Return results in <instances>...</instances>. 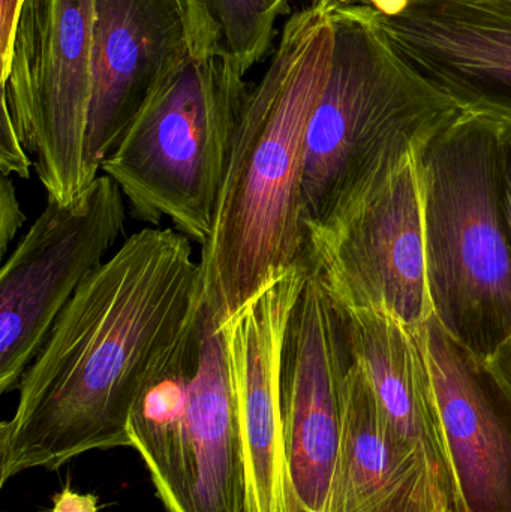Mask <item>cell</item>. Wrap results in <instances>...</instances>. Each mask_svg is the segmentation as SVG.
Returning <instances> with one entry per match:
<instances>
[{
	"mask_svg": "<svg viewBox=\"0 0 511 512\" xmlns=\"http://www.w3.org/2000/svg\"><path fill=\"white\" fill-rule=\"evenodd\" d=\"M125 195L101 174L80 201H48L0 274V391L17 390L69 301L125 228Z\"/></svg>",
	"mask_w": 511,
	"mask_h": 512,
	"instance_id": "ba28073f",
	"label": "cell"
},
{
	"mask_svg": "<svg viewBox=\"0 0 511 512\" xmlns=\"http://www.w3.org/2000/svg\"><path fill=\"white\" fill-rule=\"evenodd\" d=\"M384 17H396L410 5V0H365ZM354 3V0H341V5Z\"/></svg>",
	"mask_w": 511,
	"mask_h": 512,
	"instance_id": "cb8c5ba5",
	"label": "cell"
},
{
	"mask_svg": "<svg viewBox=\"0 0 511 512\" xmlns=\"http://www.w3.org/2000/svg\"><path fill=\"white\" fill-rule=\"evenodd\" d=\"M249 92L228 63L192 57L156 89L101 165L135 218L209 240Z\"/></svg>",
	"mask_w": 511,
	"mask_h": 512,
	"instance_id": "5b68a950",
	"label": "cell"
},
{
	"mask_svg": "<svg viewBox=\"0 0 511 512\" xmlns=\"http://www.w3.org/2000/svg\"><path fill=\"white\" fill-rule=\"evenodd\" d=\"M156 495L167 512H245V457L236 391L219 319L204 304L197 372Z\"/></svg>",
	"mask_w": 511,
	"mask_h": 512,
	"instance_id": "4fadbf2b",
	"label": "cell"
},
{
	"mask_svg": "<svg viewBox=\"0 0 511 512\" xmlns=\"http://www.w3.org/2000/svg\"><path fill=\"white\" fill-rule=\"evenodd\" d=\"M332 11L309 5L282 27L234 135L212 234L201 246L204 304L219 321L273 280L309 267L306 135L332 71Z\"/></svg>",
	"mask_w": 511,
	"mask_h": 512,
	"instance_id": "7a4b0ae2",
	"label": "cell"
},
{
	"mask_svg": "<svg viewBox=\"0 0 511 512\" xmlns=\"http://www.w3.org/2000/svg\"><path fill=\"white\" fill-rule=\"evenodd\" d=\"M332 18V71L306 135L308 234L402 156L422 152L462 114L393 50L371 5H341Z\"/></svg>",
	"mask_w": 511,
	"mask_h": 512,
	"instance_id": "3957f363",
	"label": "cell"
},
{
	"mask_svg": "<svg viewBox=\"0 0 511 512\" xmlns=\"http://www.w3.org/2000/svg\"><path fill=\"white\" fill-rule=\"evenodd\" d=\"M189 57L185 0H95L87 131L95 179L147 99Z\"/></svg>",
	"mask_w": 511,
	"mask_h": 512,
	"instance_id": "7c38bea8",
	"label": "cell"
},
{
	"mask_svg": "<svg viewBox=\"0 0 511 512\" xmlns=\"http://www.w3.org/2000/svg\"><path fill=\"white\" fill-rule=\"evenodd\" d=\"M351 360L344 312L309 271L288 321L281 360L285 453L300 512L326 510Z\"/></svg>",
	"mask_w": 511,
	"mask_h": 512,
	"instance_id": "9c48e42d",
	"label": "cell"
},
{
	"mask_svg": "<svg viewBox=\"0 0 511 512\" xmlns=\"http://www.w3.org/2000/svg\"><path fill=\"white\" fill-rule=\"evenodd\" d=\"M26 215L21 212L11 176H2L0 183V252L5 256L9 243L23 227Z\"/></svg>",
	"mask_w": 511,
	"mask_h": 512,
	"instance_id": "ffe728a7",
	"label": "cell"
},
{
	"mask_svg": "<svg viewBox=\"0 0 511 512\" xmlns=\"http://www.w3.org/2000/svg\"><path fill=\"white\" fill-rule=\"evenodd\" d=\"M489 382L511 406V334L482 366Z\"/></svg>",
	"mask_w": 511,
	"mask_h": 512,
	"instance_id": "44dd1931",
	"label": "cell"
},
{
	"mask_svg": "<svg viewBox=\"0 0 511 512\" xmlns=\"http://www.w3.org/2000/svg\"><path fill=\"white\" fill-rule=\"evenodd\" d=\"M32 167V156L27 153L26 147L21 143L8 111L2 107V137H0V171H2V176H17L18 179H29L30 168Z\"/></svg>",
	"mask_w": 511,
	"mask_h": 512,
	"instance_id": "ac0fdd59",
	"label": "cell"
},
{
	"mask_svg": "<svg viewBox=\"0 0 511 512\" xmlns=\"http://www.w3.org/2000/svg\"><path fill=\"white\" fill-rule=\"evenodd\" d=\"M324 512H462L437 466L393 430L351 360L338 459Z\"/></svg>",
	"mask_w": 511,
	"mask_h": 512,
	"instance_id": "5bb4252c",
	"label": "cell"
},
{
	"mask_svg": "<svg viewBox=\"0 0 511 512\" xmlns=\"http://www.w3.org/2000/svg\"><path fill=\"white\" fill-rule=\"evenodd\" d=\"M311 5L320 6V8H326L332 11V9L341 6V0H312Z\"/></svg>",
	"mask_w": 511,
	"mask_h": 512,
	"instance_id": "d4e9b609",
	"label": "cell"
},
{
	"mask_svg": "<svg viewBox=\"0 0 511 512\" xmlns=\"http://www.w3.org/2000/svg\"><path fill=\"white\" fill-rule=\"evenodd\" d=\"M498 120V188L501 210L511 246V122Z\"/></svg>",
	"mask_w": 511,
	"mask_h": 512,
	"instance_id": "d6986e66",
	"label": "cell"
},
{
	"mask_svg": "<svg viewBox=\"0 0 511 512\" xmlns=\"http://www.w3.org/2000/svg\"><path fill=\"white\" fill-rule=\"evenodd\" d=\"M441 424L464 512H511V432L482 367L443 330L425 325Z\"/></svg>",
	"mask_w": 511,
	"mask_h": 512,
	"instance_id": "9a60e30c",
	"label": "cell"
},
{
	"mask_svg": "<svg viewBox=\"0 0 511 512\" xmlns=\"http://www.w3.org/2000/svg\"><path fill=\"white\" fill-rule=\"evenodd\" d=\"M204 304L191 240L144 228L75 292L0 424V487L96 450L131 448L129 421L152 373Z\"/></svg>",
	"mask_w": 511,
	"mask_h": 512,
	"instance_id": "6da1fadb",
	"label": "cell"
},
{
	"mask_svg": "<svg viewBox=\"0 0 511 512\" xmlns=\"http://www.w3.org/2000/svg\"><path fill=\"white\" fill-rule=\"evenodd\" d=\"M393 50L464 113L511 122V0H410L375 9Z\"/></svg>",
	"mask_w": 511,
	"mask_h": 512,
	"instance_id": "8fae6325",
	"label": "cell"
},
{
	"mask_svg": "<svg viewBox=\"0 0 511 512\" xmlns=\"http://www.w3.org/2000/svg\"><path fill=\"white\" fill-rule=\"evenodd\" d=\"M21 3H23V0H2V41H0V62H2V68H0V71L8 65Z\"/></svg>",
	"mask_w": 511,
	"mask_h": 512,
	"instance_id": "7402d4cb",
	"label": "cell"
},
{
	"mask_svg": "<svg viewBox=\"0 0 511 512\" xmlns=\"http://www.w3.org/2000/svg\"><path fill=\"white\" fill-rule=\"evenodd\" d=\"M422 152L402 156L329 221L309 231V271L344 312L383 310L414 328L435 316Z\"/></svg>",
	"mask_w": 511,
	"mask_h": 512,
	"instance_id": "52a82bcc",
	"label": "cell"
},
{
	"mask_svg": "<svg viewBox=\"0 0 511 512\" xmlns=\"http://www.w3.org/2000/svg\"><path fill=\"white\" fill-rule=\"evenodd\" d=\"M51 512H98V499L90 493L83 495L66 487L54 498Z\"/></svg>",
	"mask_w": 511,
	"mask_h": 512,
	"instance_id": "603a6c76",
	"label": "cell"
},
{
	"mask_svg": "<svg viewBox=\"0 0 511 512\" xmlns=\"http://www.w3.org/2000/svg\"><path fill=\"white\" fill-rule=\"evenodd\" d=\"M497 153L498 120L462 111L420 155L435 319L480 367L511 334Z\"/></svg>",
	"mask_w": 511,
	"mask_h": 512,
	"instance_id": "277c9868",
	"label": "cell"
},
{
	"mask_svg": "<svg viewBox=\"0 0 511 512\" xmlns=\"http://www.w3.org/2000/svg\"><path fill=\"white\" fill-rule=\"evenodd\" d=\"M308 274L288 271L219 321L242 424L245 512H300L285 453L281 360Z\"/></svg>",
	"mask_w": 511,
	"mask_h": 512,
	"instance_id": "30bf717a",
	"label": "cell"
},
{
	"mask_svg": "<svg viewBox=\"0 0 511 512\" xmlns=\"http://www.w3.org/2000/svg\"><path fill=\"white\" fill-rule=\"evenodd\" d=\"M95 0H23L2 107L51 203H77L96 182L87 162Z\"/></svg>",
	"mask_w": 511,
	"mask_h": 512,
	"instance_id": "8992f818",
	"label": "cell"
},
{
	"mask_svg": "<svg viewBox=\"0 0 511 512\" xmlns=\"http://www.w3.org/2000/svg\"><path fill=\"white\" fill-rule=\"evenodd\" d=\"M192 59H219L245 77L273 47L291 0H185Z\"/></svg>",
	"mask_w": 511,
	"mask_h": 512,
	"instance_id": "e0dca14e",
	"label": "cell"
},
{
	"mask_svg": "<svg viewBox=\"0 0 511 512\" xmlns=\"http://www.w3.org/2000/svg\"><path fill=\"white\" fill-rule=\"evenodd\" d=\"M344 315L351 357L365 373L390 426L437 466L462 508L435 397L425 327H410L383 310Z\"/></svg>",
	"mask_w": 511,
	"mask_h": 512,
	"instance_id": "2e32d148",
	"label": "cell"
}]
</instances>
